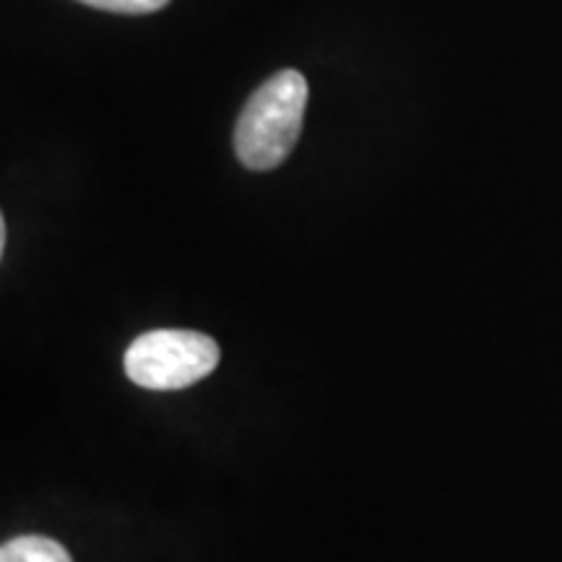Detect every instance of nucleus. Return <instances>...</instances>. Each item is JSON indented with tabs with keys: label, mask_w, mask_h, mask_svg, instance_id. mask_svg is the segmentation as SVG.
<instances>
[{
	"label": "nucleus",
	"mask_w": 562,
	"mask_h": 562,
	"mask_svg": "<svg viewBox=\"0 0 562 562\" xmlns=\"http://www.w3.org/2000/svg\"><path fill=\"white\" fill-rule=\"evenodd\" d=\"M307 81L300 70H279L250 94L235 125V154L252 172H269L290 157L302 133Z\"/></svg>",
	"instance_id": "obj_1"
},
{
	"label": "nucleus",
	"mask_w": 562,
	"mask_h": 562,
	"mask_svg": "<svg viewBox=\"0 0 562 562\" xmlns=\"http://www.w3.org/2000/svg\"><path fill=\"white\" fill-rule=\"evenodd\" d=\"M220 344L199 331L157 328L131 341L123 357L125 375L140 389L178 391L203 381L220 364Z\"/></svg>",
	"instance_id": "obj_2"
},
{
	"label": "nucleus",
	"mask_w": 562,
	"mask_h": 562,
	"mask_svg": "<svg viewBox=\"0 0 562 562\" xmlns=\"http://www.w3.org/2000/svg\"><path fill=\"white\" fill-rule=\"evenodd\" d=\"M0 562H74L66 547L50 537L26 533L3 544Z\"/></svg>",
	"instance_id": "obj_3"
},
{
	"label": "nucleus",
	"mask_w": 562,
	"mask_h": 562,
	"mask_svg": "<svg viewBox=\"0 0 562 562\" xmlns=\"http://www.w3.org/2000/svg\"><path fill=\"white\" fill-rule=\"evenodd\" d=\"M91 9L110 11V13H125V16H140V13H154L165 9L170 0H79Z\"/></svg>",
	"instance_id": "obj_4"
},
{
	"label": "nucleus",
	"mask_w": 562,
	"mask_h": 562,
	"mask_svg": "<svg viewBox=\"0 0 562 562\" xmlns=\"http://www.w3.org/2000/svg\"><path fill=\"white\" fill-rule=\"evenodd\" d=\"M5 243H9V229H5V220H0V252H5Z\"/></svg>",
	"instance_id": "obj_5"
}]
</instances>
